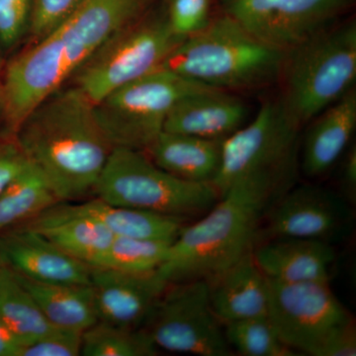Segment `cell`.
Returning a JSON list of instances; mask_svg holds the SVG:
<instances>
[{
    "instance_id": "37",
    "label": "cell",
    "mask_w": 356,
    "mask_h": 356,
    "mask_svg": "<svg viewBox=\"0 0 356 356\" xmlns=\"http://www.w3.org/2000/svg\"><path fill=\"white\" fill-rule=\"evenodd\" d=\"M3 125L6 126V108L3 92H2L1 86H0V129Z\"/></svg>"
},
{
    "instance_id": "34",
    "label": "cell",
    "mask_w": 356,
    "mask_h": 356,
    "mask_svg": "<svg viewBox=\"0 0 356 356\" xmlns=\"http://www.w3.org/2000/svg\"><path fill=\"white\" fill-rule=\"evenodd\" d=\"M356 355V330L355 322L346 325L325 344L320 356Z\"/></svg>"
},
{
    "instance_id": "5",
    "label": "cell",
    "mask_w": 356,
    "mask_h": 356,
    "mask_svg": "<svg viewBox=\"0 0 356 356\" xmlns=\"http://www.w3.org/2000/svg\"><path fill=\"white\" fill-rule=\"evenodd\" d=\"M95 193L112 205L184 219L205 214L220 198L210 182L180 179L144 152L126 147H114Z\"/></svg>"
},
{
    "instance_id": "29",
    "label": "cell",
    "mask_w": 356,
    "mask_h": 356,
    "mask_svg": "<svg viewBox=\"0 0 356 356\" xmlns=\"http://www.w3.org/2000/svg\"><path fill=\"white\" fill-rule=\"evenodd\" d=\"M211 0H172L168 25L179 38L185 39L209 23Z\"/></svg>"
},
{
    "instance_id": "38",
    "label": "cell",
    "mask_w": 356,
    "mask_h": 356,
    "mask_svg": "<svg viewBox=\"0 0 356 356\" xmlns=\"http://www.w3.org/2000/svg\"><path fill=\"white\" fill-rule=\"evenodd\" d=\"M2 67V57L1 54H0V69Z\"/></svg>"
},
{
    "instance_id": "18",
    "label": "cell",
    "mask_w": 356,
    "mask_h": 356,
    "mask_svg": "<svg viewBox=\"0 0 356 356\" xmlns=\"http://www.w3.org/2000/svg\"><path fill=\"white\" fill-rule=\"evenodd\" d=\"M206 281L211 306L222 324L268 316V282L252 250Z\"/></svg>"
},
{
    "instance_id": "2",
    "label": "cell",
    "mask_w": 356,
    "mask_h": 356,
    "mask_svg": "<svg viewBox=\"0 0 356 356\" xmlns=\"http://www.w3.org/2000/svg\"><path fill=\"white\" fill-rule=\"evenodd\" d=\"M297 172L243 177L200 220L185 225L158 268L168 283L208 280L254 248L264 218L295 184Z\"/></svg>"
},
{
    "instance_id": "13",
    "label": "cell",
    "mask_w": 356,
    "mask_h": 356,
    "mask_svg": "<svg viewBox=\"0 0 356 356\" xmlns=\"http://www.w3.org/2000/svg\"><path fill=\"white\" fill-rule=\"evenodd\" d=\"M350 218L348 204L332 192L314 185L292 186L268 211L257 238L262 242L301 238L332 243L343 235Z\"/></svg>"
},
{
    "instance_id": "14",
    "label": "cell",
    "mask_w": 356,
    "mask_h": 356,
    "mask_svg": "<svg viewBox=\"0 0 356 356\" xmlns=\"http://www.w3.org/2000/svg\"><path fill=\"white\" fill-rule=\"evenodd\" d=\"M98 321L125 329H140L170 283L158 270L125 273L91 267Z\"/></svg>"
},
{
    "instance_id": "15",
    "label": "cell",
    "mask_w": 356,
    "mask_h": 356,
    "mask_svg": "<svg viewBox=\"0 0 356 356\" xmlns=\"http://www.w3.org/2000/svg\"><path fill=\"white\" fill-rule=\"evenodd\" d=\"M0 259L14 273L36 282L91 284L90 266L24 224L0 234Z\"/></svg>"
},
{
    "instance_id": "16",
    "label": "cell",
    "mask_w": 356,
    "mask_h": 356,
    "mask_svg": "<svg viewBox=\"0 0 356 356\" xmlns=\"http://www.w3.org/2000/svg\"><path fill=\"white\" fill-rule=\"evenodd\" d=\"M248 110L238 96L204 88L184 96L168 115L163 131L210 140H225L245 125Z\"/></svg>"
},
{
    "instance_id": "9",
    "label": "cell",
    "mask_w": 356,
    "mask_h": 356,
    "mask_svg": "<svg viewBox=\"0 0 356 356\" xmlns=\"http://www.w3.org/2000/svg\"><path fill=\"white\" fill-rule=\"evenodd\" d=\"M140 329L158 348L200 356H228L232 348L211 306L204 280L170 283Z\"/></svg>"
},
{
    "instance_id": "31",
    "label": "cell",
    "mask_w": 356,
    "mask_h": 356,
    "mask_svg": "<svg viewBox=\"0 0 356 356\" xmlns=\"http://www.w3.org/2000/svg\"><path fill=\"white\" fill-rule=\"evenodd\" d=\"M84 0H33L29 33L34 42L64 23Z\"/></svg>"
},
{
    "instance_id": "27",
    "label": "cell",
    "mask_w": 356,
    "mask_h": 356,
    "mask_svg": "<svg viewBox=\"0 0 356 356\" xmlns=\"http://www.w3.org/2000/svg\"><path fill=\"white\" fill-rule=\"evenodd\" d=\"M170 243L165 241L114 236L108 250L96 267L136 273L158 270L165 261Z\"/></svg>"
},
{
    "instance_id": "10",
    "label": "cell",
    "mask_w": 356,
    "mask_h": 356,
    "mask_svg": "<svg viewBox=\"0 0 356 356\" xmlns=\"http://www.w3.org/2000/svg\"><path fill=\"white\" fill-rule=\"evenodd\" d=\"M267 278V277H266ZM268 282V317L294 353L320 356L332 337L355 322L330 282Z\"/></svg>"
},
{
    "instance_id": "32",
    "label": "cell",
    "mask_w": 356,
    "mask_h": 356,
    "mask_svg": "<svg viewBox=\"0 0 356 356\" xmlns=\"http://www.w3.org/2000/svg\"><path fill=\"white\" fill-rule=\"evenodd\" d=\"M83 332L56 329L24 344L19 356H79L81 355Z\"/></svg>"
},
{
    "instance_id": "28",
    "label": "cell",
    "mask_w": 356,
    "mask_h": 356,
    "mask_svg": "<svg viewBox=\"0 0 356 356\" xmlns=\"http://www.w3.org/2000/svg\"><path fill=\"white\" fill-rule=\"evenodd\" d=\"M229 346L243 356H292L296 353L281 341L268 316L225 323Z\"/></svg>"
},
{
    "instance_id": "12",
    "label": "cell",
    "mask_w": 356,
    "mask_h": 356,
    "mask_svg": "<svg viewBox=\"0 0 356 356\" xmlns=\"http://www.w3.org/2000/svg\"><path fill=\"white\" fill-rule=\"evenodd\" d=\"M149 1L84 0L64 23L40 40L72 79L113 35L137 21Z\"/></svg>"
},
{
    "instance_id": "23",
    "label": "cell",
    "mask_w": 356,
    "mask_h": 356,
    "mask_svg": "<svg viewBox=\"0 0 356 356\" xmlns=\"http://www.w3.org/2000/svg\"><path fill=\"white\" fill-rule=\"evenodd\" d=\"M16 275L53 327L83 332L98 322L91 284L42 283Z\"/></svg>"
},
{
    "instance_id": "19",
    "label": "cell",
    "mask_w": 356,
    "mask_h": 356,
    "mask_svg": "<svg viewBox=\"0 0 356 356\" xmlns=\"http://www.w3.org/2000/svg\"><path fill=\"white\" fill-rule=\"evenodd\" d=\"M301 154V170L307 177L325 175L341 159L356 128L355 88L310 122Z\"/></svg>"
},
{
    "instance_id": "20",
    "label": "cell",
    "mask_w": 356,
    "mask_h": 356,
    "mask_svg": "<svg viewBox=\"0 0 356 356\" xmlns=\"http://www.w3.org/2000/svg\"><path fill=\"white\" fill-rule=\"evenodd\" d=\"M60 215H76L99 222L114 236L172 243L185 226L184 218L112 205L96 197L86 203H58L49 208Z\"/></svg>"
},
{
    "instance_id": "24",
    "label": "cell",
    "mask_w": 356,
    "mask_h": 356,
    "mask_svg": "<svg viewBox=\"0 0 356 356\" xmlns=\"http://www.w3.org/2000/svg\"><path fill=\"white\" fill-rule=\"evenodd\" d=\"M0 318L25 344L53 332L31 293L13 269L0 266Z\"/></svg>"
},
{
    "instance_id": "17",
    "label": "cell",
    "mask_w": 356,
    "mask_h": 356,
    "mask_svg": "<svg viewBox=\"0 0 356 356\" xmlns=\"http://www.w3.org/2000/svg\"><path fill=\"white\" fill-rule=\"evenodd\" d=\"M252 254L268 280L286 283L330 282L336 261L332 243L312 238H268L255 245Z\"/></svg>"
},
{
    "instance_id": "39",
    "label": "cell",
    "mask_w": 356,
    "mask_h": 356,
    "mask_svg": "<svg viewBox=\"0 0 356 356\" xmlns=\"http://www.w3.org/2000/svg\"><path fill=\"white\" fill-rule=\"evenodd\" d=\"M2 264H2L1 259H0V266H1Z\"/></svg>"
},
{
    "instance_id": "21",
    "label": "cell",
    "mask_w": 356,
    "mask_h": 356,
    "mask_svg": "<svg viewBox=\"0 0 356 356\" xmlns=\"http://www.w3.org/2000/svg\"><path fill=\"white\" fill-rule=\"evenodd\" d=\"M222 140L163 131L144 153L180 179L212 184L221 163Z\"/></svg>"
},
{
    "instance_id": "11",
    "label": "cell",
    "mask_w": 356,
    "mask_h": 356,
    "mask_svg": "<svg viewBox=\"0 0 356 356\" xmlns=\"http://www.w3.org/2000/svg\"><path fill=\"white\" fill-rule=\"evenodd\" d=\"M350 0H222L255 38L287 53L331 26Z\"/></svg>"
},
{
    "instance_id": "22",
    "label": "cell",
    "mask_w": 356,
    "mask_h": 356,
    "mask_svg": "<svg viewBox=\"0 0 356 356\" xmlns=\"http://www.w3.org/2000/svg\"><path fill=\"white\" fill-rule=\"evenodd\" d=\"M23 224L90 267L99 264L114 238L111 232L90 218L56 214L49 209Z\"/></svg>"
},
{
    "instance_id": "6",
    "label": "cell",
    "mask_w": 356,
    "mask_h": 356,
    "mask_svg": "<svg viewBox=\"0 0 356 356\" xmlns=\"http://www.w3.org/2000/svg\"><path fill=\"white\" fill-rule=\"evenodd\" d=\"M204 88L208 86L159 67L96 103V117L113 149L145 152L163 132L177 102Z\"/></svg>"
},
{
    "instance_id": "30",
    "label": "cell",
    "mask_w": 356,
    "mask_h": 356,
    "mask_svg": "<svg viewBox=\"0 0 356 356\" xmlns=\"http://www.w3.org/2000/svg\"><path fill=\"white\" fill-rule=\"evenodd\" d=\"M33 0H0V44L13 48L29 33Z\"/></svg>"
},
{
    "instance_id": "26",
    "label": "cell",
    "mask_w": 356,
    "mask_h": 356,
    "mask_svg": "<svg viewBox=\"0 0 356 356\" xmlns=\"http://www.w3.org/2000/svg\"><path fill=\"white\" fill-rule=\"evenodd\" d=\"M83 356H153L158 348L143 329L125 327L96 322L81 334Z\"/></svg>"
},
{
    "instance_id": "33",
    "label": "cell",
    "mask_w": 356,
    "mask_h": 356,
    "mask_svg": "<svg viewBox=\"0 0 356 356\" xmlns=\"http://www.w3.org/2000/svg\"><path fill=\"white\" fill-rule=\"evenodd\" d=\"M28 165L15 140L0 142V195Z\"/></svg>"
},
{
    "instance_id": "3",
    "label": "cell",
    "mask_w": 356,
    "mask_h": 356,
    "mask_svg": "<svg viewBox=\"0 0 356 356\" xmlns=\"http://www.w3.org/2000/svg\"><path fill=\"white\" fill-rule=\"evenodd\" d=\"M285 53L255 38L228 14L182 40L161 69L221 90L262 88L280 79Z\"/></svg>"
},
{
    "instance_id": "7",
    "label": "cell",
    "mask_w": 356,
    "mask_h": 356,
    "mask_svg": "<svg viewBox=\"0 0 356 356\" xmlns=\"http://www.w3.org/2000/svg\"><path fill=\"white\" fill-rule=\"evenodd\" d=\"M182 40L168 19L135 21L79 67L74 86L95 105L116 89L159 69Z\"/></svg>"
},
{
    "instance_id": "4",
    "label": "cell",
    "mask_w": 356,
    "mask_h": 356,
    "mask_svg": "<svg viewBox=\"0 0 356 356\" xmlns=\"http://www.w3.org/2000/svg\"><path fill=\"white\" fill-rule=\"evenodd\" d=\"M280 102L301 129L353 88L356 25L353 21L318 32L285 53Z\"/></svg>"
},
{
    "instance_id": "8",
    "label": "cell",
    "mask_w": 356,
    "mask_h": 356,
    "mask_svg": "<svg viewBox=\"0 0 356 356\" xmlns=\"http://www.w3.org/2000/svg\"><path fill=\"white\" fill-rule=\"evenodd\" d=\"M300 130L280 100L264 103L254 120L222 140L221 163L212 182L219 195L243 177L297 172Z\"/></svg>"
},
{
    "instance_id": "1",
    "label": "cell",
    "mask_w": 356,
    "mask_h": 356,
    "mask_svg": "<svg viewBox=\"0 0 356 356\" xmlns=\"http://www.w3.org/2000/svg\"><path fill=\"white\" fill-rule=\"evenodd\" d=\"M14 140L58 202L95 193L113 147L95 104L76 86L60 88L20 124Z\"/></svg>"
},
{
    "instance_id": "25",
    "label": "cell",
    "mask_w": 356,
    "mask_h": 356,
    "mask_svg": "<svg viewBox=\"0 0 356 356\" xmlns=\"http://www.w3.org/2000/svg\"><path fill=\"white\" fill-rule=\"evenodd\" d=\"M60 203L41 173L28 165L0 195V234Z\"/></svg>"
},
{
    "instance_id": "36",
    "label": "cell",
    "mask_w": 356,
    "mask_h": 356,
    "mask_svg": "<svg viewBox=\"0 0 356 356\" xmlns=\"http://www.w3.org/2000/svg\"><path fill=\"white\" fill-rule=\"evenodd\" d=\"M25 343L0 318V356H19Z\"/></svg>"
},
{
    "instance_id": "35",
    "label": "cell",
    "mask_w": 356,
    "mask_h": 356,
    "mask_svg": "<svg viewBox=\"0 0 356 356\" xmlns=\"http://www.w3.org/2000/svg\"><path fill=\"white\" fill-rule=\"evenodd\" d=\"M343 186L346 196L351 202H355L356 196V147H351L346 152L341 173Z\"/></svg>"
}]
</instances>
